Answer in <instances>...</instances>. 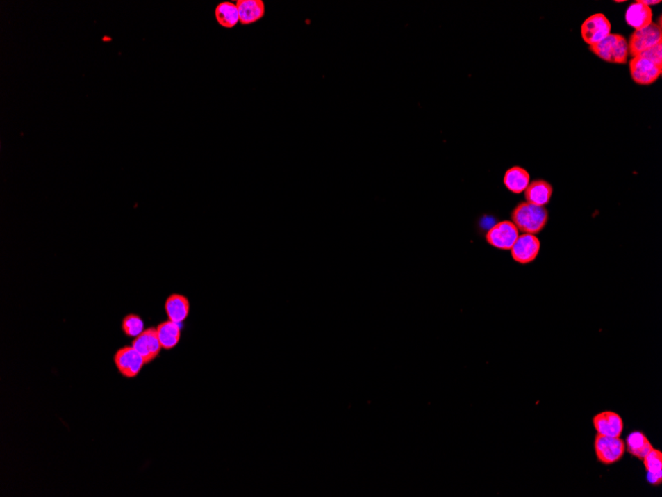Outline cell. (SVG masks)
Masks as SVG:
<instances>
[{
	"label": "cell",
	"instance_id": "cell-1",
	"mask_svg": "<svg viewBox=\"0 0 662 497\" xmlns=\"http://www.w3.org/2000/svg\"><path fill=\"white\" fill-rule=\"evenodd\" d=\"M548 211L545 206L520 203L512 213V222L524 234H540L547 224Z\"/></svg>",
	"mask_w": 662,
	"mask_h": 497
},
{
	"label": "cell",
	"instance_id": "cell-2",
	"mask_svg": "<svg viewBox=\"0 0 662 497\" xmlns=\"http://www.w3.org/2000/svg\"><path fill=\"white\" fill-rule=\"evenodd\" d=\"M589 49L597 57L605 62L622 65L628 61V41L620 34H610L600 43L589 46Z\"/></svg>",
	"mask_w": 662,
	"mask_h": 497
},
{
	"label": "cell",
	"instance_id": "cell-3",
	"mask_svg": "<svg viewBox=\"0 0 662 497\" xmlns=\"http://www.w3.org/2000/svg\"><path fill=\"white\" fill-rule=\"evenodd\" d=\"M597 461L605 466L619 463L626 453V445L621 437H606L597 434L594 442Z\"/></svg>",
	"mask_w": 662,
	"mask_h": 497
},
{
	"label": "cell",
	"instance_id": "cell-4",
	"mask_svg": "<svg viewBox=\"0 0 662 497\" xmlns=\"http://www.w3.org/2000/svg\"><path fill=\"white\" fill-rule=\"evenodd\" d=\"M662 42L661 27L656 23H652L643 29L636 30L629 37V52L633 57H638L642 53Z\"/></svg>",
	"mask_w": 662,
	"mask_h": 497
},
{
	"label": "cell",
	"instance_id": "cell-5",
	"mask_svg": "<svg viewBox=\"0 0 662 497\" xmlns=\"http://www.w3.org/2000/svg\"><path fill=\"white\" fill-rule=\"evenodd\" d=\"M518 238L519 229L514 222L508 220H503L495 225L486 234L487 243L501 250H511Z\"/></svg>",
	"mask_w": 662,
	"mask_h": 497
},
{
	"label": "cell",
	"instance_id": "cell-6",
	"mask_svg": "<svg viewBox=\"0 0 662 497\" xmlns=\"http://www.w3.org/2000/svg\"><path fill=\"white\" fill-rule=\"evenodd\" d=\"M611 34V22L603 13L590 16L583 22L581 36L589 46L596 45Z\"/></svg>",
	"mask_w": 662,
	"mask_h": 497
},
{
	"label": "cell",
	"instance_id": "cell-7",
	"mask_svg": "<svg viewBox=\"0 0 662 497\" xmlns=\"http://www.w3.org/2000/svg\"><path fill=\"white\" fill-rule=\"evenodd\" d=\"M629 73L634 82L638 85H649L656 83L661 76L662 67L638 56L629 61Z\"/></svg>",
	"mask_w": 662,
	"mask_h": 497
},
{
	"label": "cell",
	"instance_id": "cell-8",
	"mask_svg": "<svg viewBox=\"0 0 662 497\" xmlns=\"http://www.w3.org/2000/svg\"><path fill=\"white\" fill-rule=\"evenodd\" d=\"M113 361L118 371L126 378L136 377L145 366L143 357L134 350L132 345L118 350L115 352Z\"/></svg>",
	"mask_w": 662,
	"mask_h": 497
},
{
	"label": "cell",
	"instance_id": "cell-9",
	"mask_svg": "<svg viewBox=\"0 0 662 497\" xmlns=\"http://www.w3.org/2000/svg\"><path fill=\"white\" fill-rule=\"evenodd\" d=\"M131 345L143 357L145 364L157 359L163 348L158 338L157 329L153 327L144 329L142 334L134 339Z\"/></svg>",
	"mask_w": 662,
	"mask_h": 497
},
{
	"label": "cell",
	"instance_id": "cell-10",
	"mask_svg": "<svg viewBox=\"0 0 662 497\" xmlns=\"http://www.w3.org/2000/svg\"><path fill=\"white\" fill-rule=\"evenodd\" d=\"M540 250V239L534 234H524L519 236L515 245L511 248L513 259L518 263L527 264L538 257Z\"/></svg>",
	"mask_w": 662,
	"mask_h": 497
},
{
	"label": "cell",
	"instance_id": "cell-11",
	"mask_svg": "<svg viewBox=\"0 0 662 497\" xmlns=\"http://www.w3.org/2000/svg\"><path fill=\"white\" fill-rule=\"evenodd\" d=\"M597 434L606 437H621L624 432V423L621 415L614 411H603L592 419Z\"/></svg>",
	"mask_w": 662,
	"mask_h": 497
},
{
	"label": "cell",
	"instance_id": "cell-12",
	"mask_svg": "<svg viewBox=\"0 0 662 497\" xmlns=\"http://www.w3.org/2000/svg\"><path fill=\"white\" fill-rule=\"evenodd\" d=\"M239 13V23L251 25L264 17L266 6L262 0H238L236 1Z\"/></svg>",
	"mask_w": 662,
	"mask_h": 497
},
{
	"label": "cell",
	"instance_id": "cell-13",
	"mask_svg": "<svg viewBox=\"0 0 662 497\" xmlns=\"http://www.w3.org/2000/svg\"><path fill=\"white\" fill-rule=\"evenodd\" d=\"M165 311L169 320L182 324L189 317L190 305L189 299L181 294L169 295L165 303Z\"/></svg>",
	"mask_w": 662,
	"mask_h": 497
},
{
	"label": "cell",
	"instance_id": "cell-14",
	"mask_svg": "<svg viewBox=\"0 0 662 497\" xmlns=\"http://www.w3.org/2000/svg\"><path fill=\"white\" fill-rule=\"evenodd\" d=\"M626 22L636 30L649 26L652 23V8L642 1H636L627 9Z\"/></svg>",
	"mask_w": 662,
	"mask_h": 497
},
{
	"label": "cell",
	"instance_id": "cell-15",
	"mask_svg": "<svg viewBox=\"0 0 662 497\" xmlns=\"http://www.w3.org/2000/svg\"><path fill=\"white\" fill-rule=\"evenodd\" d=\"M552 186L545 180H536L529 183L524 197L527 203L536 204V206H545L550 202L552 197Z\"/></svg>",
	"mask_w": 662,
	"mask_h": 497
},
{
	"label": "cell",
	"instance_id": "cell-16",
	"mask_svg": "<svg viewBox=\"0 0 662 497\" xmlns=\"http://www.w3.org/2000/svg\"><path fill=\"white\" fill-rule=\"evenodd\" d=\"M626 452H628L631 457L643 461V457L654 449V446L650 443L649 438L642 431H634L627 436Z\"/></svg>",
	"mask_w": 662,
	"mask_h": 497
},
{
	"label": "cell",
	"instance_id": "cell-17",
	"mask_svg": "<svg viewBox=\"0 0 662 497\" xmlns=\"http://www.w3.org/2000/svg\"><path fill=\"white\" fill-rule=\"evenodd\" d=\"M643 466L647 471V482L654 487H659L662 484V452L661 450L652 449L649 454L643 459Z\"/></svg>",
	"mask_w": 662,
	"mask_h": 497
},
{
	"label": "cell",
	"instance_id": "cell-18",
	"mask_svg": "<svg viewBox=\"0 0 662 497\" xmlns=\"http://www.w3.org/2000/svg\"><path fill=\"white\" fill-rule=\"evenodd\" d=\"M529 180H531V176L529 172L522 167H512L506 172L504 176V184L508 191L514 194H522V192L526 191L527 186L529 185Z\"/></svg>",
	"mask_w": 662,
	"mask_h": 497
},
{
	"label": "cell",
	"instance_id": "cell-19",
	"mask_svg": "<svg viewBox=\"0 0 662 497\" xmlns=\"http://www.w3.org/2000/svg\"><path fill=\"white\" fill-rule=\"evenodd\" d=\"M156 329H157L158 338L164 350H173L178 345L181 340V324H176L172 320H165Z\"/></svg>",
	"mask_w": 662,
	"mask_h": 497
},
{
	"label": "cell",
	"instance_id": "cell-20",
	"mask_svg": "<svg viewBox=\"0 0 662 497\" xmlns=\"http://www.w3.org/2000/svg\"><path fill=\"white\" fill-rule=\"evenodd\" d=\"M215 18L218 24L225 29H232L239 23L238 8L236 3L224 1L215 7Z\"/></svg>",
	"mask_w": 662,
	"mask_h": 497
},
{
	"label": "cell",
	"instance_id": "cell-21",
	"mask_svg": "<svg viewBox=\"0 0 662 497\" xmlns=\"http://www.w3.org/2000/svg\"><path fill=\"white\" fill-rule=\"evenodd\" d=\"M122 329L123 333L126 334L129 338H137L139 334L143 333L144 322L136 313H129L122 320Z\"/></svg>",
	"mask_w": 662,
	"mask_h": 497
},
{
	"label": "cell",
	"instance_id": "cell-22",
	"mask_svg": "<svg viewBox=\"0 0 662 497\" xmlns=\"http://www.w3.org/2000/svg\"><path fill=\"white\" fill-rule=\"evenodd\" d=\"M640 56L654 63L657 66L662 67V42L657 45L652 46V48L647 49Z\"/></svg>",
	"mask_w": 662,
	"mask_h": 497
},
{
	"label": "cell",
	"instance_id": "cell-23",
	"mask_svg": "<svg viewBox=\"0 0 662 497\" xmlns=\"http://www.w3.org/2000/svg\"><path fill=\"white\" fill-rule=\"evenodd\" d=\"M642 2L643 3H645V6L650 7V6H654V4L661 3V0H659V1H656V0H654V1H649V0H642Z\"/></svg>",
	"mask_w": 662,
	"mask_h": 497
}]
</instances>
